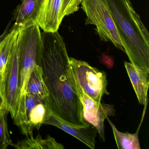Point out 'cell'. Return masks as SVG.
<instances>
[{
    "label": "cell",
    "mask_w": 149,
    "mask_h": 149,
    "mask_svg": "<svg viewBox=\"0 0 149 149\" xmlns=\"http://www.w3.org/2000/svg\"><path fill=\"white\" fill-rule=\"evenodd\" d=\"M37 59L48 91L45 104L54 115L74 126L88 127L83 117L82 104L72 75L66 45L58 31L41 33Z\"/></svg>",
    "instance_id": "obj_1"
},
{
    "label": "cell",
    "mask_w": 149,
    "mask_h": 149,
    "mask_svg": "<svg viewBox=\"0 0 149 149\" xmlns=\"http://www.w3.org/2000/svg\"><path fill=\"white\" fill-rule=\"evenodd\" d=\"M132 64L149 69V34L130 0H104Z\"/></svg>",
    "instance_id": "obj_2"
},
{
    "label": "cell",
    "mask_w": 149,
    "mask_h": 149,
    "mask_svg": "<svg viewBox=\"0 0 149 149\" xmlns=\"http://www.w3.org/2000/svg\"><path fill=\"white\" fill-rule=\"evenodd\" d=\"M42 40L40 28L31 22L23 27L16 39L19 56V96L16 111L21 113L26 109L28 81L33 69L37 65V59L41 48Z\"/></svg>",
    "instance_id": "obj_3"
},
{
    "label": "cell",
    "mask_w": 149,
    "mask_h": 149,
    "mask_svg": "<svg viewBox=\"0 0 149 149\" xmlns=\"http://www.w3.org/2000/svg\"><path fill=\"white\" fill-rule=\"evenodd\" d=\"M81 5L87 16L85 25H95L101 41L111 42L125 52L116 24L104 0H82Z\"/></svg>",
    "instance_id": "obj_4"
},
{
    "label": "cell",
    "mask_w": 149,
    "mask_h": 149,
    "mask_svg": "<svg viewBox=\"0 0 149 149\" xmlns=\"http://www.w3.org/2000/svg\"><path fill=\"white\" fill-rule=\"evenodd\" d=\"M69 61L76 86L81 88L87 96L100 103L104 95H109L105 72L73 57H69Z\"/></svg>",
    "instance_id": "obj_5"
},
{
    "label": "cell",
    "mask_w": 149,
    "mask_h": 149,
    "mask_svg": "<svg viewBox=\"0 0 149 149\" xmlns=\"http://www.w3.org/2000/svg\"><path fill=\"white\" fill-rule=\"evenodd\" d=\"M4 77L7 109L13 118L19 96V56L16 40L5 67Z\"/></svg>",
    "instance_id": "obj_6"
},
{
    "label": "cell",
    "mask_w": 149,
    "mask_h": 149,
    "mask_svg": "<svg viewBox=\"0 0 149 149\" xmlns=\"http://www.w3.org/2000/svg\"><path fill=\"white\" fill-rule=\"evenodd\" d=\"M76 87L83 107L84 119L97 128L100 137L104 142V123L107 117L115 115L113 105L97 102L87 96L81 88Z\"/></svg>",
    "instance_id": "obj_7"
},
{
    "label": "cell",
    "mask_w": 149,
    "mask_h": 149,
    "mask_svg": "<svg viewBox=\"0 0 149 149\" xmlns=\"http://www.w3.org/2000/svg\"><path fill=\"white\" fill-rule=\"evenodd\" d=\"M43 124L58 127L74 137L89 148H95V137L98 131L97 128L91 124L89 126L85 128L74 126L56 116L52 111L48 113Z\"/></svg>",
    "instance_id": "obj_8"
},
{
    "label": "cell",
    "mask_w": 149,
    "mask_h": 149,
    "mask_svg": "<svg viewBox=\"0 0 149 149\" xmlns=\"http://www.w3.org/2000/svg\"><path fill=\"white\" fill-rule=\"evenodd\" d=\"M62 0H44L36 23L43 32L58 31Z\"/></svg>",
    "instance_id": "obj_9"
},
{
    "label": "cell",
    "mask_w": 149,
    "mask_h": 149,
    "mask_svg": "<svg viewBox=\"0 0 149 149\" xmlns=\"http://www.w3.org/2000/svg\"><path fill=\"white\" fill-rule=\"evenodd\" d=\"M51 111L43 100L34 95L26 93V112L29 131V136H33L34 129L39 130L48 113Z\"/></svg>",
    "instance_id": "obj_10"
},
{
    "label": "cell",
    "mask_w": 149,
    "mask_h": 149,
    "mask_svg": "<svg viewBox=\"0 0 149 149\" xmlns=\"http://www.w3.org/2000/svg\"><path fill=\"white\" fill-rule=\"evenodd\" d=\"M125 67L140 104L146 106L149 86V69L125 62Z\"/></svg>",
    "instance_id": "obj_11"
},
{
    "label": "cell",
    "mask_w": 149,
    "mask_h": 149,
    "mask_svg": "<svg viewBox=\"0 0 149 149\" xmlns=\"http://www.w3.org/2000/svg\"><path fill=\"white\" fill-rule=\"evenodd\" d=\"M44 0H23L13 28L19 31L31 22H36Z\"/></svg>",
    "instance_id": "obj_12"
},
{
    "label": "cell",
    "mask_w": 149,
    "mask_h": 149,
    "mask_svg": "<svg viewBox=\"0 0 149 149\" xmlns=\"http://www.w3.org/2000/svg\"><path fill=\"white\" fill-rule=\"evenodd\" d=\"M13 146L18 149H63L62 144L57 143L54 138L49 135L42 139L40 134L35 138L33 136L27 137L26 139L14 144Z\"/></svg>",
    "instance_id": "obj_13"
},
{
    "label": "cell",
    "mask_w": 149,
    "mask_h": 149,
    "mask_svg": "<svg viewBox=\"0 0 149 149\" xmlns=\"http://www.w3.org/2000/svg\"><path fill=\"white\" fill-rule=\"evenodd\" d=\"M26 93L36 96L46 102L48 91L43 79L41 68L36 65L33 69L28 81Z\"/></svg>",
    "instance_id": "obj_14"
},
{
    "label": "cell",
    "mask_w": 149,
    "mask_h": 149,
    "mask_svg": "<svg viewBox=\"0 0 149 149\" xmlns=\"http://www.w3.org/2000/svg\"><path fill=\"white\" fill-rule=\"evenodd\" d=\"M113 130L116 143L119 149H140L138 131L134 134L128 132H122L116 128L109 117L106 118Z\"/></svg>",
    "instance_id": "obj_15"
},
{
    "label": "cell",
    "mask_w": 149,
    "mask_h": 149,
    "mask_svg": "<svg viewBox=\"0 0 149 149\" xmlns=\"http://www.w3.org/2000/svg\"><path fill=\"white\" fill-rule=\"evenodd\" d=\"M19 31L13 29L0 44V72L5 71V67Z\"/></svg>",
    "instance_id": "obj_16"
},
{
    "label": "cell",
    "mask_w": 149,
    "mask_h": 149,
    "mask_svg": "<svg viewBox=\"0 0 149 149\" xmlns=\"http://www.w3.org/2000/svg\"><path fill=\"white\" fill-rule=\"evenodd\" d=\"M8 112L7 108L0 109V149H6L9 146H13L14 144L8 126Z\"/></svg>",
    "instance_id": "obj_17"
},
{
    "label": "cell",
    "mask_w": 149,
    "mask_h": 149,
    "mask_svg": "<svg viewBox=\"0 0 149 149\" xmlns=\"http://www.w3.org/2000/svg\"><path fill=\"white\" fill-rule=\"evenodd\" d=\"M82 0H62L60 14V20L62 22L66 16L70 15L78 11Z\"/></svg>",
    "instance_id": "obj_18"
},
{
    "label": "cell",
    "mask_w": 149,
    "mask_h": 149,
    "mask_svg": "<svg viewBox=\"0 0 149 149\" xmlns=\"http://www.w3.org/2000/svg\"><path fill=\"white\" fill-rule=\"evenodd\" d=\"M7 109L4 71L0 72V109Z\"/></svg>",
    "instance_id": "obj_19"
},
{
    "label": "cell",
    "mask_w": 149,
    "mask_h": 149,
    "mask_svg": "<svg viewBox=\"0 0 149 149\" xmlns=\"http://www.w3.org/2000/svg\"><path fill=\"white\" fill-rule=\"evenodd\" d=\"M8 28H9V25L7 26L3 33L1 36H0V44L3 41L5 37H6V36L8 33Z\"/></svg>",
    "instance_id": "obj_20"
}]
</instances>
